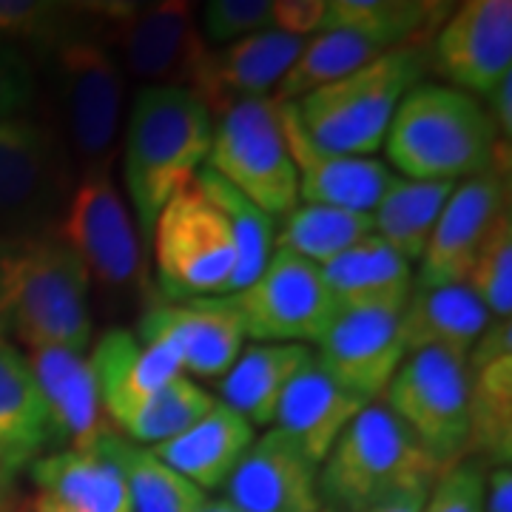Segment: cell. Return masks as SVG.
Segmentation results:
<instances>
[{"mask_svg": "<svg viewBox=\"0 0 512 512\" xmlns=\"http://www.w3.org/2000/svg\"><path fill=\"white\" fill-rule=\"evenodd\" d=\"M214 117L191 89L143 86L131 100L123 180L140 237L151 239L154 222L177 191L194 183L208 163Z\"/></svg>", "mask_w": 512, "mask_h": 512, "instance_id": "cell-1", "label": "cell"}, {"mask_svg": "<svg viewBox=\"0 0 512 512\" xmlns=\"http://www.w3.org/2000/svg\"><path fill=\"white\" fill-rule=\"evenodd\" d=\"M89 291L83 262L57 231L3 234L6 333H15L26 350L92 348Z\"/></svg>", "mask_w": 512, "mask_h": 512, "instance_id": "cell-2", "label": "cell"}, {"mask_svg": "<svg viewBox=\"0 0 512 512\" xmlns=\"http://www.w3.org/2000/svg\"><path fill=\"white\" fill-rule=\"evenodd\" d=\"M501 134L478 97L447 83H419L384 137L387 168L424 183H461L501 160Z\"/></svg>", "mask_w": 512, "mask_h": 512, "instance_id": "cell-3", "label": "cell"}, {"mask_svg": "<svg viewBox=\"0 0 512 512\" xmlns=\"http://www.w3.org/2000/svg\"><path fill=\"white\" fill-rule=\"evenodd\" d=\"M430 69V43L390 49L348 77L296 100V117L316 146L373 157L384 148L387 128L407 94Z\"/></svg>", "mask_w": 512, "mask_h": 512, "instance_id": "cell-4", "label": "cell"}, {"mask_svg": "<svg viewBox=\"0 0 512 512\" xmlns=\"http://www.w3.org/2000/svg\"><path fill=\"white\" fill-rule=\"evenodd\" d=\"M441 464L396 419L384 402H370L319 464L322 504L336 512H362L402 490H424Z\"/></svg>", "mask_w": 512, "mask_h": 512, "instance_id": "cell-5", "label": "cell"}, {"mask_svg": "<svg viewBox=\"0 0 512 512\" xmlns=\"http://www.w3.org/2000/svg\"><path fill=\"white\" fill-rule=\"evenodd\" d=\"M157 282L168 302L228 296L237 248L220 208L197 183L185 185L165 202L151 231Z\"/></svg>", "mask_w": 512, "mask_h": 512, "instance_id": "cell-6", "label": "cell"}, {"mask_svg": "<svg viewBox=\"0 0 512 512\" xmlns=\"http://www.w3.org/2000/svg\"><path fill=\"white\" fill-rule=\"evenodd\" d=\"M205 168L274 220L299 205L296 168L274 97L239 103L217 117Z\"/></svg>", "mask_w": 512, "mask_h": 512, "instance_id": "cell-7", "label": "cell"}, {"mask_svg": "<svg viewBox=\"0 0 512 512\" xmlns=\"http://www.w3.org/2000/svg\"><path fill=\"white\" fill-rule=\"evenodd\" d=\"M384 404L441 467L470 447V367L467 359L419 350L407 353L384 390Z\"/></svg>", "mask_w": 512, "mask_h": 512, "instance_id": "cell-8", "label": "cell"}, {"mask_svg": "<svg viewBox=\"0 0 512 512\" xmlns=\"http://www.w3.org/2000/svg\"><path fill=\"white\" fill-rule=\"evenodd\" d=\"M245 339L259 345H316L330 328L336 305L322 268L302 256L274 248L262 274L228 296Z\"/></svg>", "mask_w": 512, "mask_h": 512, "instance_id": "cell-9", "label": "cell"}, {"mask_svg": "<svg viewBox=\"0 0 512 512\" xmlns=\"http://www.w3.org/2000/svg\"><path fill=\"white\" fill-rule=\"evenodd\" d=\"M60 239L106 291H131L143 282V248L131 208L111 180V163L83 168L74 185Z\"/></svg>", "mask_w": 512, "mask_h": 512, "instance_id": "cell-10", "label": "cell"}, {"mask_svg": "<svg viewBox=\"0 0 512 512\" xmlns=\"http://www.w3.org/2000/svg\"><path fill=\"white\" fill-rule=\"evenodd\" d=\"M89 9L109 20L126 69L146 86H194L208 43L191 3H89Z\"/></svg>", "mask_w": 512, "mask_h": 512, "instance_id": "cell-11", "label": "cell"}, {"mask_svg": "<svg viewBox=\"0 0 512 512\" xmlns=\"http://www.w3.org/2000/svg\"><path fill=\"white\" fill-rule=\"evenodd\" d=\"M55 63L74 154L83 160V168L111 163L126 89L120 60L89 32L57 46Z\"/></svg>", "mask_w": 512, "mask_h": 512, "instance_id": "cell-12", "label": "cell"}, {"mask_svg": "<svg viewBox=\"0 0 512 512\" xmlns=\"http://www.w3.org/2000/svg\"><path fill=\"white\" fill-rule=\"evenodd\" d=\"M510 211V174L507 163L495 160L487 171L461 180L447 197L441 217L421 254L419 288L464 285L484 239L493 225Z\"/></svg>", "mask_w": 512, "mask_h": 512, "instance_id": "cell-13", "label": "cell"}, {"mask_svg": "<svg viewBox=\"0 0 512 512\" xmlns=\"http://www.w3.org/2000/svg\"><path fill=\"white\" fill-rule=\"evenodd\" d=\"M430 69L458 92L487 97L512 74V3L467 0L453 6L430 40Z\"/></svg>", "mask_w": 512, "mask_h": 512, "instance_id": "cell-14", "label": "cell"}, {"mask_svg": "<svg viewBox=\"0 0 512 512\" xmlns=\"http://www.w3.org/2000/svg\"><path fill=\"white\" fill-rule=\"evenodd\" d=\"M137 339L165 345L188 379H222L245 348V330L228 296L151 302L140 316Z\"/></svg>", "mask_w": 512, "mask_h": 512, "instance_id": "cell-15", "label": "cell"}, {"mask_svg": "<svg viewBox=\"0 0 512 512\" xmlns=\"http://www.w3.org/2000/svg\"><path fill=\"white\" fill-rule=\"evenodd\" d=\"M402 311H339L316 342V365L345 390L376 402L404 362L407 350L399 328Z\"/></svg>", "mask_w": 512, "mask_h": 512, "instance_id": "cell-16", "label": "cell"}, {"mask_svg": "<svg viewBox=\"0 0 512 512\" xmlns=\"http://www.w3.org/2000/svg\"><path fill=\"white\" fill-rule=\"evenodd\" d=\"M225 501L242 512H319V464L271 427L239 458L225 481Z\"/></svg>", "mask_w": 512, "mask_h": 512, "instance_id": "cell-17", "label": "cell"}, {"mask_svg": "<svg viewBox=\"0 0 512 512\" xmlns=\"http://www.w3.org/2000/svg\"><path fill=\"white\" fill-rule=\"evenodd\" d=\"M285 143L296 168L299 202L373 214L393 171L376 157H350L316 146L296 117L293 103H279Z\"/></svg>", "mask_w": 512, "mask_h": 512, "instance_id": "cell-18", "label": "cell"}, {"mask_svg": "<svg viewBox=\"0 0 512 512\" xmlns=\"http://www.w3.org/2000/svg\"><path fill=\"white\" fill-rule=\"evenodd\" d=\"M37 390L46 407L55 450H92L111 436L109 416L103 410L97 376L89 353L63 348H40L26 353Z\"/></svg>", "mask_w": 512, "mask_h": 512, "instance_id": "cell-19", "label": "cell"}, {"mask_svg": "<svg viewBox=\"0 0 512 512\" xmlns=\"http://www.w3.org/2000/svg\"><path fill=\"white\" fill-rule=\"evenodd\" d=\"M305 46V37L285 32H259L222 49H208L191 92L205 103L211 117L248 100L274 97L276 86L288 74Z\"/></svg>", "mask_w": 512, "mask_h": 512, "instance_id": "cell-20", "label": "cell"}, {"mask_svg": "<svg viewBox=\"0 0 512 512\" xmlns=\"http://www.w3.org/2000/svg\"><path fill=\"white\" fill-rule=\"evenodd\" d=\"M66 183V160L52 128L29 117L0 120V220H35L55 205Z\"/></svg>", "mask_w": 512, "mask_h": 512, "instance_id": "cell-21", "label": "cell"}, {"mask_svg": "<svg viewBox=\"0 0 512 512\" xmlns=\"http://www.w3.org/2000/svg\"><path fill=\"white\" fill-rule=\"evenodd\" d=\"M89 362L94 367L109 421L126 416L131 407L146 402L151 393L185 376L180 359L165 345L143 342L137 339V333L123 328L106 330L94 342Z\"/></svg>", "mask_w": 512, "mask_h": 512, "instance_id": "cell-22", "label": "cell"}, {"mask_svg": "<svg viewBox=\"0 0 512 512\" xmlns=\"http://www.w3.org/2000/svg\"><path fill=\"white\" fill-rule=\"evenodd\" d=\"M365 404L370 402L330 379L313 359L285 390L276 407L274 427L285 433L313 464H322L330 447L348 430L350 421L362 413Z\"/></svg>", "mask_w": 512, "mask_h": 512, "instance_id": "cell-23", "label": "cell"}, {"mask_svg": "<svg viewBox=\"0 0 512 512\" xmlns=\"http://www.w3.org/2000/svg\"><path fill=\"white\" fill-rule=\"evenodd\" d=\"M111 436L92 450H55L37 458L29 467L37 493L77 512H131L126 473L111 450Z\"/></svg>", "mask_w": 512, "mask_h": 512, "instance_id": "cell-24", "label": "cell"}, {"mask_svg": "<svg viewBox=\"0 0 512 512\" xmlns=\"http://www.w3.org/2000/svg\"><path fill=\"white\" fill-rule=\"evenodd\" d=\"M254 439V427L237 410L214 402L211 410L202 413L191 427H185L180 436L148 450L185 481L208 493L225 487V481L237 470L239 458L245 456Z\"/></svg>", "mask_w": 512, "mask_h": 512, "instance_id": "cell-25", "label": "cell"}, {"mask_svg": "<svg viewBox=\"0 0 512 512\" xmlns=\"http://www.w3.org/2000/svg\"><path fill=\"white\" fill-rule=\"evenodd\" d=\"M336 311H402L413 291V265L370 234L322 265Z\"/></svg>", "mask_w": 512, "mask_h": 512, "instance_id": "cell-26", "label": "cell"}, {"mask_svg": "<svg viewBox=\"0 0 512 512\" xmlns=\"http://www.w3.org/2000/svg\"><path fill=\"white\" fill-rule=\"evenodd\" d=\"M487 325H490V313L467 285H439V288L413 285L399 313V328L407 353L441 350L467 359Z\"/></svg>", "mask_w": 512, "mask_h": 512, "instance_id": "cell-27", "label": "cell"}, {"mask_svg": "<svg viewBox=\"0 0 512 512\" xmlns=\"http://www.w3.org/2000/svg\"><path fill=\"white\" fill-rule=\"evenodd\" d=\"M46 453H52V430L32 365L0 336V461L18 476Z\"/></svg>", "mask_w": 512, "mask_h": 512, "instance_id": "cell-28", "label": "cell"}, {"mask_svg": "<svg viewBox=\"0 0 512 512\" xmlns=\"http://www.w3.org/2000/svg\"><path fill=\"white\" fill-rule=\"evenodd\" d=\"M313 362L305 345H251L220 379L222 404L237 410L251 427H271L276 407L291 382Z\"/></svg>", "mask_w": 512, "mask_h": 512, "instance_id": "cell-29", "label": "cell"}, {"mask_svg": "<svg viewBox=\"0 0 512 512\" xmlns=\"http://www.w3.org/2000/svg\"><path fill=\"white\" fill-rule=\"evenodd\" d=\"M450 12L453 3L439 0H328L322 32H356L390 52L407 43H430Z\"/></svg>", "mask_w": 512, "mask_h": 512, "instance_id": "cell-30", "label": "cell"}, {"mask_svg": "<svg viewBox=\"0 0 512 512\" xmlns=\"http://www.w3.org/2000/svg\"><path fill=\"white\" fill-rule=\"evenodd\" d=\"M453 188V183H424L393 174L382 200L370 214L373 234L384 239L410 265L419 262Z\"/></svg>", "mask_w": 512, "mask_h": 512, "instance_id": "cell-31", "label": "cell"}, {"mask_svg": "<svg viewBox=\"0 0 512 512\" xmlns=\"http://www.w3.org/2000/svg\"><path fill=\"white\" fill-rule=\"evenodd\" d=\"M379 55H384L382 46H376L373 40L356 35V32H342V29L319 32L305 40L299 57L293 60L282 83L276 86L274 100L276 103H296L316 89H325L330 83L362 69Z\"/></svg>", "mask_w": 512, "mask_h": 512, "instance_id": "cell-32", "label": "cell"}, {"mask_svg": "<svg viewBox=\"0 0 512 512\" xmlns=\"http://www.w3.org/2000/svg\"><path fill=\"white\" fill-rule=\"evenodd\" d=\"M194 183L208 200L220 208V214L228 222V231L234 237L237 248V271L231 282V293L242 291L262 274V268L268 265V259L276 248V222L268 217L262 208H256L248 197H242L222 177H217L211 168H202L194 177ZM228 293V296H231Z\"/></svg>", "mask_w": 512, "mask_h": 512, "instance_id": "cell-33", "label": "cell"}, {"mask_svg": "<svg viewBox=\"0 0 512 512\" xmlns=\"http://www.w3.org/2000/svg\"><path fill=\"white\" fill-rule=\"evenodd\" d=\"M370 234H373L370 214L299 202L282 217V228L276 231V248L291 251L322 268Z\"/></svg>", "mask_w": 512, "mask_h": 512, "instance_id": "cell-34", "label": "cell"}, {"mask_svg": "<svg viewBox=\"0 0 512 512\" xmlns=\"http://www.w3.org/2000/svg\"><path fill=\"white\" fill-rule=\"evenodd\" d=\"M467 456L510 464L512 456V356L470 370V447Z\"/></svg>", "mask_w": 512, "mask_h": 512, "instance_id": "cell-35", "label": "cell"}, {"mask_svg": "<svg viewBox=\"0 0 512 512\" xmlns=\"http://www.w3.org/2000/svg\"><path fill=\"white\" fill-rule=\"evenodd\" d=\"M111 450L126 473L131 512H197L208 498V493L174 473L148 447L114 433Z\"/></svg>", "mask_w": 512, "mask_h": 512, "instance_id": "cell-36", "label": "cell"}, {"mask_svg": "<svg viewBox=\"0 0 512 512\" xmlns=\"http://www.w3.org/2000/svg\"><path fill=\"white\" fill-rule=\"evenodd\" d=\"M214 402L217 399L205 387L188 376H180L160 387L157 393H151L146 402L131 407L126 416L114 421V427L126 433L123 439L134 441L140 447H157L180 436L202 413H208Z\"/></svg>", "mask_w": 512, "mask_h": 512, "instance_id": "cell-37", "label": "cell"}, {"mask_svg": "<svg viewBox=\"0 0 512 512\" xmlns=\"http://www.w3.org/2000/svg\"><path fill=\"white\" fill-rule=\"evenodd\" d=\"M86 3H52V0H0V40L37 49H57L77 35H89L80 18Z\"/></svg>", "mask_w": 512, "mask_h": 512, "instance_id": "cell-38", "label": "cell"}, {"mask_svg": "<svg viewBox=\"0 0 512 512\" xmlns=\"http://www.w3.org/2000/svg\"><path fill=\"white\" fill-rule=\"evenodd\" d=\"M481 299L490 319H512V220L510 211L484 239L464 282Z\"/></svg>", "mask_w": 512, "mask_h": 512, "instance_id": "cell-39", "label": "cell"}, {"mask_svg": "<svg viewBox=\"0 0 512 512\" xmlns=\"http://www.w3.org/2000/svg\"><path fill=\"white\" fill-rule=\"evenodd\" d=\"M274 29V0H211L200 12V32L208 49Z\"/></svg>", "mask_w": 512, "mask_h": 512, "instance_id": "cell-40", "label": "cell"}, {"mask_svg": "<svg viewBox=\"0 0 512 512\" xmlns=\"http://www.w3.org/2000/svg\"><path fill=\"white\" fill-rule=\"evenodd\" d=\"M487 470L476 456H464L441 467L424 498V512H484Z\"/></svg>", "mask_w": 512, "mask_h": 512, "instance_id": "cell-41", "label": "cell"}, {"mask_svg": "<svg viewBox=\"0 0 512 512\" xmlns=\"http://www.w3.org/2000/svg\"><path fill=\"white\" fill-rule=\"evenodd\" d=\"M37 83L32 63L18 46L0 40V120L23 117L35 100Z\"/></svg>", "mask_w": 512, "mask_h": 512, "instance_id": "cell-42", "label": "cell"}, {"mask_svg": "<svg viewBox=\"0 0 512 512\" xmlns=\"http://www.w3.org/2000/svg\"><path fill=\"white\" fill-rule=\"evenodd\" d=\"M328 0H274V29L293 37H313L322 32Z\"/></svg>", "mask_w": 512, "mask_h": 512, "instance_id": "cell-43", "label": "cell"}, {"mask_svg": "<svg viewBox=\"0 0 512 512\" xmlns=\"http://www.w3.org/2000/svg\"><path fill=\"white\" fill-rule=\"evenodd\" d=\"M484 512H512V470L510 464H498L487 473L484 487Z\"/></svg>", "mask_w": 512, "mask_h": 512, "instance_id": "cell-44", "label": "cell"}, {"mask_svg": "<svg viewBox=\"0 0 512 512\" xmlns=\"http://www.w3.org/2000/svg\"><path fill=\"white\" fill-rule=\"evenodd\" d=\"M490 106H487V114L493 117L498 134L504 137V143L510 140L512 134V74H507L493 92L487 94Z\"/></svg>", "mask_w": 512, "mask_h": 512, "instance_id": "cell-45", "label": "cell"}, {"mask_svg": "<svg viewBox=\"0 0 512 512\" xmlns=\"http://www.w3.org/2000/svg\"><path fill=\"white\" fill-rule=\"evenodd\" d=\"M427 490H430V487H424V490H402V493L387 495V498L370 504V507L362 512H424Z\"/></svg>", "mask_w": 512, "mask_h": 512, "instance_id": "cell-46", "label": "cell"}, {"mask_svg": "<svg viewBox=\"0 0 512 512\" xmlns=\"http://www.w3.org/2000/svg\"><path fill=\"white\" fill-rule=\"evenodd\" d=\"M20 504L18 493V476L0 461V512H18Z\"/></svg>", "mask_w": 512, "mask_h": 512, "instance_id": "cell-47", "label": "cell"}, {"mask_svg": "<svg viewBox=\"0 0 512 512\" xmlns=\"http://www.w3.org/2000/svg\"><path fill=\"white\" fill-rule=\"evenodd\" d=\"M29 512H77L72 507H66V504H60L55 498H49V495L37 493L32 501H29Z\"/></svg>", "mask_w": 512, "mask_h": 512, "instance_id": "cell-48", "label": "cell"}, {"mask_svg": "<svg viewBox=\"0 0 512 512\" xmlns=\"http://www.w3.org/2000/svg\"><path fill=\"white\" fill-rule=\"evenodd\" d=\"M197 512H242V510H237V507H234L231 501H225V498H205Z\"/></svg>", "mask_w": 512, "mask_h": 512, "instance_id": "cell-49", "label": "cell"}, {"mask_svg": "<svg viewBox=\"0 0 512 512\" xmlns=\"http://www.w3.org/2000/svg\"><path fill=\"white\" fill-rule=\"evenodd\" d=\"M0 336H6V296H3V234H0Z\"/></svg>", "mask_w": 512, "mask_h": 512, "instance_id": "cell-50", "label": "cell"}, {"mask_svg": "<svg viewBox=\"0 0 512 512\" xmlns=\"http://www.w3.org/2000/svg\"><path fill=\"white\" fill-rule=\"evenodd\" d=\"M18 512H29V504H26V507H20Z\"/></svg>", "mask_w": 512, "mask_h": 512, "instance_id": "cell-51", "label": "cell"}, {"mask_svg": "<svg viewBox=\"0 0 512 512\" xmlns=\"http://www.w3.org/2000/svg\"><path fill=\"white\" fill-rule=\"evenodd\" d=\"M319 512H336V510H330V507H322V510H319Z\"/></svg>", "mask_w": 512, "mask_h": 512, "instance_id": "cell-52", "label": "cell"}]
</instances>
